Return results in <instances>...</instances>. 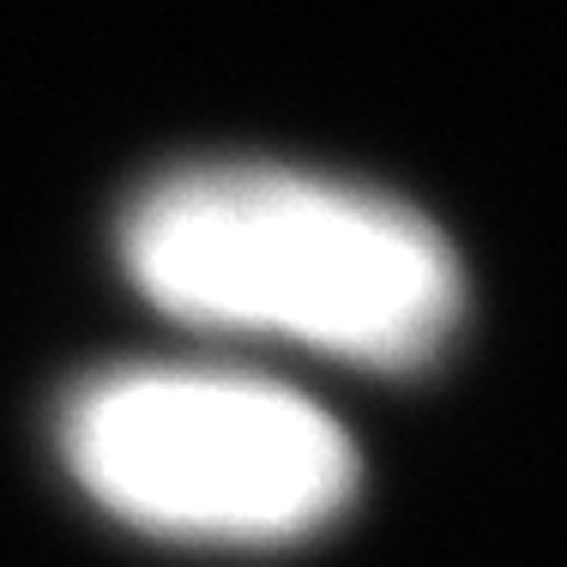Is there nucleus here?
Listing matches in <instances>:
<instances>
[{
  "label": "nucleus",
  "mask_w": 567,
  "mask_h": 567,
  "mask_svg": "<svg viewBox=\"0 0 567 567\" xmlns=\"http://www.w3.org/2000/svg\"><path fill=\"white\" fill-rule=\"evenodd\" d=\"M73 483L182 544H296L357 495V447L320 404L229 369H115L61 416Z\"/></svg>",
  "instance_id": "2"
},
{
  "label": "nucleus",
  "mask_w": 567,
  "mask_h": 567,
  "mask_svg": "<svg viewBox=\"0 0 567 567\" xmlns=\"http://www.w3.org/2000/svg\"><path fill=\"white\" fill-rule=\"evenodd\" d=\"M121 260L187 327L362 369H423L465 315V272L423 212L284 164H194L152 182L121 218Z\"/></svg>",
  "instance_id": "1"
}]
</instances>
